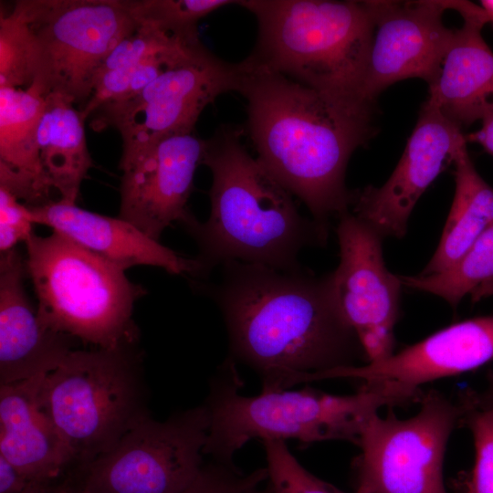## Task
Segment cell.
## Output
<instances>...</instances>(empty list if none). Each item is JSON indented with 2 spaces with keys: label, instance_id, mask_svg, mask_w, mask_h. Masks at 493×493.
<instances>
[{
  "label": "cell",
  "instance_id": "6da1fadb",
  "mask_svg": "<svg viewBox=\"0 0 493 493\" xmlns=\"http://www.w3.org/2000/svg\"><path fill=\"white\" fill-rule=\"evenodd\" d=\"M215 282L197 283L218 306L229 349L262 379L261 392L286 390L321 372L366 360L333 299L330 274L228 261Z\"/></svg>",
  "mask_w": 493,
  "mask_h": 493
},
{
  "label": "cell",
  "instance_id": "7a4b0ae2",
  "mask_svg": "<svg viewBox=\"0 0 493 493\" xmlns=\"http://www.w3.org/2000/svg\"><path fill=\"white\" fill-rule=\"evenodd\" d=\"M237 66L257 160L329 231L331 217L350 212L346 167L373 135V106L335 99L248 58Z\"/></svg>",
  "mask_w": 493,
  "mask_h": 493
},
{
  "label": "cell",
  "instance_id": "3957f363",
  "mask_svg": "<svg viewBox=\"0 0 493 493\" xmlns=\"http://www.w3.org/2000/svg\"><path fill=\"white\" fill-rule=\"evenodd\" d=\"M243 134L242 128L223 125L206 140L210 215L184 225L205 277L228 261L299 270L300 251L327 243L329 231L299 214L293 195L246 149Z\"/></svg>",
  "mask_w": 493,
  "mask_h": 493
},
{
  "label": "cell",
  "instance_id": "277c9868",
  "mask_svg": "<svg viewBox=\"0 0 493 493\" xmlns=\"http://www.w3.org/2000/svg\"><path fill=\"white\" fill-rule=\"evenodd\" d=\"M241 386L235 361L228 357L212 379L205 404L209 428L204 454L232 467L236 452L256 438L359 445L365 425L380 408L410 404L423 394L419 388L392 382L365 383L355 394L343 396L312 389L245 396Z\"/></svg>",
  "mask_w": 493,
  "mask_h": 493
},
{
  "label": "cell",
  "instance_id": "5b68a950",
  "mask_svg": "<svg viewBox=\"0 0 493 493\" xmlns=\"http://www.w3.org/2000/svg\"><path fill=\"white\" fill-rule=\"evenodd\" d=\"M257 18L247 58L335 99L373 106L363 84L374 23L367 1H237Z\"/></svg>",
  "mask_w": 493,
  "mask_h": 493
},
{
  "label": "cell",
  "instance_id": "8992f818",
  "mask_svg": "<svg viewBox=\"0 0 493 493\" xmlns=\"http://www.w3.org/2000/svg\"><path fill=\"white\" fill-rule=\"evenodd\" d=\"M25 244L26 270L46 327L94 348L135 342L131 316L145 290L124 270L57 232L33 233Z\"/></svg>",
  "mask_w": 493,
  "mask_h": 493
},
{
  "label": "cell",
  "instance_id": "52a82bcc",
  "mask_svg": "<svg viewBox=\"0 0 493 493\" xmlns=\"http://www.w3.org/2000/svg\"><path fill=\"white\" fill-rule=\"evenodd\" d=\"M131 345L74 349L41 380L40 406L70 447L75 468L109 451L150 414Z\"/></svg>",
  "mask_w": 493,
  "mask_h": 493
},
{
  "label": "cell",
  "instance_id": "ba28073f",
  "mask_svg": "<svg viewBox=\"0 0 493 493\" xmlns=\"http://www.w3.org/2000/svg\"><path fill=\"white\" fill-rule=\"evenodd\" d=\"M31 40L33 83L44 97L68 99L80 111L113 48L140 25L127 0H19Z\"/></svg>",
  "mask_w": 493,
  "mask_h": 493
},
{
  "label": "cell",
  "instance_id": "9c48e42d",
  "mask_svg": "<svg viewBox=\"0 0 493 493\" xmlns=\"http://www.w3.org/2000/svg\"><path fill=\"white\" fill-rule=\"evenodd\" d=\"M208 428L205 404L164 421L149 414L68 482L81 493H182L204 467Z\"/></svg>",
  "mask_w": 493,
  "mask_h": 493
},
{
  "label": "cell",
  "instance_id": "30bf717a",
  "mask_svg": "<svg viewBox=\"0 0 493 493\" xmlns=\"http://www.w3.org/2000/svg\"><path fill=\"white\" fill-rule=\"evenodd\" d=\"M419 412L405 420L389 410L365 425L356 467L359 484L372 493H446L443 462L448 438L463 419L461 403L436 391L424 393Z\"/></svg>",
  "mask_w": 493,
  "mask_h": 493
},
{
  "label": "cell",
  "instance_id": "8fae6325",
  "mask_svg": "<svg viewBox=\"0 0 493 493\" xmlns=\"http://www.w3.org/2000/svg\"><path fill=\"white\" fill-rule=\"evenodd\" d=\"M237 79V63L221 60L203 45L170 66L136 97L94 111L93 128L118 130L121 159L129 158L164 137L194 131L205 108L222 93L236 91Z\"/></svg>",
  "mask_w": 493,
  "mask_h": 493
},
{
  "label": "cell",
  "instance_id": "7c38bea8",
  "mask_svg": "<svg viewBox=\"0 0 493 493\" xmlns=\"http://www.w3.org/2000/svg\"><path fill=\"white\" fill-rule=\"evenodd\" d=\"M338 219L340 263L330 273L332 296L367 362L381 361L393 353L403 284L385 266L383 237L351 212Z\"/></svg>",
  "mask_w": 493,
  "mask_h": 493
},
{
  "label": "cell",
  "instance_id": "4fadbf2b",
  "mask_svg": "<svg viewBox=\"0 0 493 493\" xmlns=\"http://www.w3.org/2000/svg\"><path fill=\"white\" fill-rule=\"evenodd\" d=\"M467 143L462 128L426 99L393 173L380 187L352 191L351 214L383 237L402 238L420 196Z\"/></svg>",
  "mask_w": 493,
  "mask_h": 493
},
{
  "label": "cell",
  "instance_id": "5bb4252c",
  "mask_svg": "<svg viewBox=\"0 0 493 493\" xmlns=\"http://www.w3.org/2000/svg\"><path fill=\"white\" fill-rule=\"evenodd\" d=\"M205 144L194 131L179 133L121 159L119 217L158 241L173 222L184 226L194 218L187 202Z\"/></svg>",
  "mask_w": 493,
  "mask_h": 493
},
{
  "label": "cell",
  "instance_id": "9a60e30c",
  "mask_svg": "<svg viewBox=\"0 0 493 493\" xmlns=\"http://www.w3.org/2000/svg\"><path fill=\"white\" fill-rule=\"evenodd\" d=\"M374 31L363 84L364 100L373 104L400 80L435 78L452 37L443 23L446 0L367 1Z\"/></svg>",
  "mask_w": 493,
  "mask_h": 493
},
{
  "label": "cell",
  "instance_id": "2e32d148",
  "mask_svg": "<svg viewBox=\"0 0 493 493\" xmlns=\"http://www.w3.org/2000/svg\"><path fill=\"white\" fill-rule=\"evenodd\" d=\"M493 360V316L466 320L377 362L336 368L312 381L362 379L419 388L427 382L474 370Z\"/></svg>",
  "mask_w": 493,
  "mask_h": 493
},
{
  "label": "cell",
  "instance_id": "e0dca14e",
  "mask_svg": "<svg viewBox=\"0 0 493 493\" xmlns=\"http://www.w3.org/2000/svg\"><path fill=\"white\" fill-rule=\"evenodd\" d=\"M26 272L16 247L0 254V384L47 375L77 341L40 321L24 288Z\"/></svg>",
  "mask_w": 493,
  "mask_h": 493
},
{
  "label": "cell",
  "instance_id": "ac0fdd59",
  "mask_svg": "<svg viewBox=\"0 0 493 493\" xmlns=\"http://www.w3.org/2000/svg\"><path fill=\"white\" fill-rule=\"evenodd\" d=\"M29 209L35 224L50 227L124 271L143 265L173 275L203 276L196 258L182 257L121 217L96 214L59 199Z\"/></svg>",
  "mask_w": 493,
  "mask_h": 493
},
{
  "label": "cell",
  "instance_id": "d6986e66",
  "mask_svg": "<svg viewBox=\"0 0 493 493\" xmlns=\"http://www.w3.org/2000/svg\"><path fill=\"white\" fill-rule=\"evenodd\" d=\"M43 377L0 384V456L35 480L60 483L75 468L76 461L40 406L38 389Z\"/></svg>",
  "mask_w": 493,
  "mask_h": 493
},
{
  "label": "cell",
  "instance_id": "ffe728a7",
  "mask_svg": "<svg viewBox=\"0 0 493 493\" xmlns=\"http://www.w3.org/2000/svg\"><path fill=\"white\" fill-rule=\"evenodd\" d=\"M485 25L464 20L454 30L427 99L451 121L468 126L493 109V52L484 40Z\"/></svg>",
  "mask_w": 493,
  "mask_h": 493
},
{
  "label": "cell",
  "instance_id": "44dd1931",
  "mask_svg": "<svg viewBox=\"0 0 493 493\" xmlns=\"http://www.w3.org/2000/svg\"><path fill=\"white\" fill-rule=\"evenodd\" d=\"M44 105L33 86L0 87V187L29 207L52 201L37 144Z\"/></svg>",
  "mask_w": 493,
  "mask_h": 493
},
{
  "label": "cell",
  "instance_id": "7402d4cb",
  "mask_svg": "<svg viewBox=\"0 0 493 493\" xmlns=\"http://www.w3.org/2000/svg\"><path fill=\"white\" fill-rule=\"evenodd\" d=\"M84 120L66 97L49 93L37 128V144L45 174L59 200L76 204L81 182L92 165Z\"/></svg>",
  "mask_w": 493,
  "mask_h": 493
},
{
  "label": "cell",
  "instance_id": "603a6c76",
  "mask_svg": "<svg viewBox=\"0 0 493 493\" xmlns=\"http://www.w3.org/2000/svg\"><path fill=\"white\" fill-rule=\"evenodd\" d=\"M456 191L438 246L422 275L454 264L493 224V187L478 174L467 147L456 156Z\"/></svg>",
  "mask_w": 493,
  "mask_h": 493
},
{
  "label": "cell",
  "instance_id": "cb8c5ba5",
  "mask_svg": "<svg viewBox=\"0 0 493 493\" xmlns=\"http://www.w3.org/2000/svg\"><path fill=\"white\" fill-rule=\"evenodd\" d=\"M404 286L428 292L456 307L469 295L473 302L493 295V224L450 267L430 275L399 276Z\"/></svg>",
  "mask_w": 493,
  "mask_h": 493
},
{
  "label": "cell",
  "instance_id": "d4e9b609",
  "mask_svg": "<svg viewBox=\"0 0 493 493\" xmlns=\"http://www.w3.org/2000/svg\"><path fill=\"white\" fill-rule=\"evenodd\" d=\"M139 23L152 24L173 36L199 38L197 23L230 0H127Z\"/></svg>",
  "mask_w": 493,
  "mask_h": 493
},
{
  "label": "cell",
  "instance_id": "484cf974",
  "mask_svg": "<svg viewBox=\"0 0 493 493\" xmlns=\"http://www.w3.org/2000/svg\"><path fill=\"white\" fill-rule=\"evenodd\" d=\"M267 471V488L270 493H345L305 469L280 440L263 441ZM353 493H372L359 484Z\"/></svg>",
  "mask_w": 493,
  "mask_h": 493
},
{
  "label": "cell",
  "instance_id": "4316f807",
  "mask_svg": "<svg viewBox=\"0 0 493 493\" xmlns=\"http://www.w3.org/2000/svg\"><path fill=\"white\" fill-rule=\"evenodd\" d=\"M33 79L28 27L14 5L0 18V87L27 89Z\"/></svg>",
  "mask_w": 493,
  "mask_h": 493
},
{
  "label": "cell",
  "instance_id": "83f0119b",
  "mask_svg": "<svg viewBox=\"0 0 493 493\" xmlns=\"http://www.w3.org/2000/svg\"><path fill=\"white\" fill-rule=\"evenodd\" d=\"M462 422L474 438L476 456L466 493H493V404H477L472 393L464 395Z\"/></svg>",
  "mask_w": 493,
  "mask_h": 493
},
{
  "label": "cell",
  "instance_id": "f1b7e54d",
  "mask_svg": "<svg viewBox=\"0 0 493 493\" xmlns=\"http://www.w3.org/2000/svg\"><path fill=\"white\" fill-rule=\"evenodd\" d=\"M267 478L266 467L242 475L235 467L214 461L204 465L196 478L182 493H251Z\"/></svg>",
  "mask_w": 493,
  "mask_h": 493
},
{
  "label": "cell",
  "instance_id": "f546056e",
  "mask_svg": "<svg viewBox=\"0 0 493 493\" xmlns=\"http://www.w3.org/2000/svg\"><path fill=\"white\" fill-rule=\"evenodd\" d=\"M35 225L28 206L0 187V251L5 253L26 242Z\"/></svg>",
  "mask_w": 493,
  "mask_h": 493
},
{
  "label": "cell",
  "instance_id": "4dcf8cb0",
  "mask_svg": "<svg viewBox=\"0 0 493 493\" xmlns=\"http://www.w3.org/2000/svg\"><path fill=\"white\" fill-rule=\"evenodd\" d=\"M57 484L35 480L0 456V493H44Z\"/></svg>",
  "mask_w": 493,
  "mask_h": 493
},
{
  "label": "cell",
  "instance_id": "1f68e13d",
  "mask_svg": "<svg viewBox=\"0 0 493 493\" xmlns=\"http://www.w3.org/2000/svg\"><path fill=\"white\" fill-rule=\"evenodd\" d=\"M480 121V129L466 135L467 142L480 144L488 153L493 155V109L488 110Z\"/></svg>",
  "mask_w": 493,
  "mask_h": 493
},
{
  "label": "cell",
  "instance_id": "d6a6232c",
  "mask_svg": "<svg viewBox=\"0 0 493 493\" xmlns=\"http://www.w3.org/2000/svg\"><path fill=\"white\" fill-rule=\"evenodd\" d=\"M474 398L480 405L493 404V372L489 375V383L486 391L481 394L474 393Z\"/></svg>",
  "mask_w": 493,
  "mask_h": 493
},
{
  "label": "cell",
  "instance_id": "836d02e7",
  "mask_svg": "<svg viewBox=\"0 0 493 493\" xmlns=\"http://www.w3.org/2000/svg\"><path fill=\"white\" fill-rule=\"evenodd\" d=\"M480 6L483 8L488 23L493 25V0H482L480 1Z\"/></svg>",
  "mask_w": 493,
  "mask_h": 493
},
{
  "label": "cell",
  "instance_id": "e575fe53",
  "mask_svg": "<svg viewBox=\"0 0 493 493\" xmlns=\"http://www.w3.org/2000/svg\"><path fill=\"white\" fill-rule=\"evenodd\" d=\"M44 493H72L71 488L67 481L64 480L47 490Z\"/></svg>",
  "mask_w": 493,
  "mask_h": 493
},
{
  "label": "cell",
  "instance_id": "d590c367",
  "mask_svg": "<svg viewBox=\"0 0 493 493\" xmlns=\"http://www.w3.org/2000/svg\"><path fill=\"white\" fill-rule=\"evenodd\" d=\"M251 493H270L267 488L264 490H258L257 488L254 489Z\"/></svg>",
  "mask_w": 493,
  "mask_h": 493
},
{
  "label": "cell",
  "instance_id": "8d00e7d4",
  "mask_svg": "<svg viewBox=\"0 0 493 493\" xmlns=\"http://www.w3.org/2000/svg\"><path fill=\"white\" fill-rule=\"evenodd\" d=\"M68 485H69V484H68ZM69 487H70V488H71V492H72V493H81V492L76 490L75 488H73L70 485H69Z\"/></svg>",
  "mask_w": 493,
  "mask_h": 493
}]
</instances>
